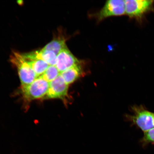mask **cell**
Segmentation results:
<instances>
[{
  "instance_id": "cell-1",
  "label": "cell",
  "mask_w": 154,
  "mask_h": 154,
  "mask_svg": "<svg viewBox=\"0 0 154 154\" xmlns=\"http://www.w3.org/2000/svg\"><path fill=\"white\" fill-rule=\"evenodd\" d=\"M11 61L18 69L22 87L29 85L38 78L23 54L13 53L11 57Z\"/></svg>"
},
{
  "instance_id": "cell-2",
  "label": "cell",
  "mask_w": 154,
  "mask_h": 154,
  "mask_svg": "<svg viewBox=\"0 0 154 154\" xmlns=\"http://www.w3.org/2000/svg\"><path fill=\"white\" fill-rule=\"evenodd\" d=\"M132 115L127 116L129 121L136 125L144 132L154 128V113L148 111L142 105L132 107Z\"/></svg>"
},
{
  "instance_id": "cell-3",
  "label": "cell",
  "mask_w": 154,
  "mask_h": 154,
  "mask_svg": "<svg viewBox=\"0 0 154 154\" xmlns=\"http://www.w3.org/2000/svg\"><path fill=\"white\" fill-rule=\"evenodd\" d=\"M154 2L153 1L148 0H126V14L142 22L146 14L154 11Z\"/></svg>"
},
{
  "instance_id": "cell-4",
  "label": "cell",
  "mask_w": 154,
  "mask_h": 154,
  "mask_svg": "<svg viewBox=\"0 0 154 154\" xmlns=\"http://www.w3.org/2000/svg\"><path fill=\"white\" fill-rule=\"evenodd\" d=\"M49 86V82L40 76L32 83L22 87L23 96L28 101H32L45 97Z\"/></svg>"
},
{
  "instance_id": "cell-5",
  "label": "cell",
  "mask_w": 154,
  "mask_h": 154,
  "mask_svg": "<svg viewBox=\"0 0 154 154\" xmlns=\"http://www.w3.org/2000/svg\"><path fill=\"white\" fill-rule=\"evenodd\" d=\"M126 14L124 0H110L106 2L97 17L99 21L112 16H121Z\"/></svg>"
},
{
  "instance_id": "cell-6",
  "label": "cell",
  "mask_w": 154,
  "mask_h": 154,
  "mask_svg": "<svg viewBox=\"0 0 154 154\" xmlns=\"http://www.w3.org/2000/svg\"><path fill=\"white\" fill-rule=\"evenodd\" d=\"M69 85L65 82L60 74L49 82V89L47 95V99H64L68 94Z\"/></svg>"
},
{
  "instance_id": "cell-7",
  "label": "cell",
  "mask_w": 154,
  "mask_h": 154,
  "mask_svg": "<svg viewBox=\"0 0 154 154\" xmlns=\"http://www.w3.org/2000/svg\"><path fill=\"white\" fill-rule=\"evenodd\" d=\"M79 64V61L66 47L58 54L55 66L61 73Z\"/></svg>"
},
{
  "instance_id": "cell-8",
  "label": "cell",
  "mask_w": 154,
  "mask_h": 154,
  "mask_svg": "<svg viewBox=\"0 0 154 154\" xmlns=\"http://www.w3.org/2000/svg\"><path fill=\"white\" fill-rule=\"evenodd\" d=\"M23 55L38 77L42 76L49 66L45 61L37 58L35 52L23 54Z\"/></svg>"
},
{
  "instance_id": "cell-9",
  "label": "cell",
  "mask_w": 154,
  "mask_h": 154,
  "mask_svg": "<svg viewBox=\"0 0 154 154\" xmlns=\"http://www.w3.org/2000/svg\"><path fill=\"white\" fill-rule=\"evenodd\" d=\"M82 74V71L79 64L67 69L60 73L66 83L69 85L76 81Z\"/></svg>"
},
{
  "instance_id": "cell-10",
  "label": "cell",
  "mask_w": 154,
  "mask_h": 154,
  "mask_svg": "<svg viewBox=\"0 0 154 154\" xmlns=\"http://www.w3.org/2000/svg\"><path fill=\"white\" fill-rule=\"evenodd\" d=\"M66 40L63 37H58L54 38L48 43L43 49L54 52L57 55L64 48L66 47Z\"/></svg>"
},
{
  "instance_id": "cell-11",
  "label": "cell",
  "mask_w": 154,
  "mask_h": 154,
  "mask_svg": "<svg viewBox=\"0 0 154 154\" xmlns=\"http://www.w3.org/2000/svg\"><path fill=\"white\" fill-rule=\"evenodd\" d=\"M35 53L37 58L42 60L49 65L55 66L56 64L57 55L54 52L42 49Z\"/></svg>"
},
{
  "instance_id": "cell-12",
  "label": "cell",
  "mask_w": 154,
  "mask_h": 154,
  "mask_svg": "<svg viewBox=\"0 0 154 154\" xmlns=\"http://www.w3.org/2000/svg\"><path fill=\"white\" fill-rule=\"evenodd\" d=\"M60 74V72L56 66L54 65H49L45 72L41 76L44 79L50 82L54 80Z\"/></svg>"
},
{
  "instance_id": "cell-13",
  "label": "cell",
  "mask_w": 154,
  "mask_h": 154,
  "mask_svg": "<svg viewBox=\"0 0 154 154\" xmlns=\"http://www.w3.org/2000/svg\"><path fill=\"white\" fill-rule=\"evenodd\" d=\"M144 133L142 140L144 144L154 143V128Z\"/></svg>"
},
{
  "instance_id": "cell-14",
  "label": "cell",
  "mask_w": 154,
  "mask_h": 154,
  "mask_svg": "<svg viewBox=\"0 0 154 154\" xmlns=\"http://www.w3.org/2000/svg\"><path fill=\"white\" fill-rule=\"evenodd\" d=\"M153 120H154V113L153 115Z\"/></svg>"
}]
</instances>
